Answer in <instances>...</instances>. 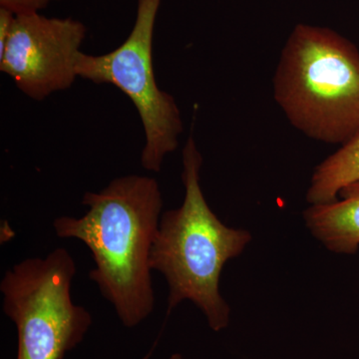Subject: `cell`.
Returning a JSON list of instances; mask_svg holds the SVG:
<instances>
[{
	"label": "cell",
	"mask_w": 359,
	"mask_h": 359,
	"mask_svg": "<svg viewBox=\"0 0 359 359\" xmlns=\"http://www.w3.org/2000/svg\"><path fill=\"white\" fill-rule=\"evenodd\" d=\"M81 217L53 221L56 236L83 243L94 262L89 278L127 328L147 320L155 309L151 252L163 197L157 180L126 175L98 192H86Z\"/></svg>",
	"instance_id": "obj_1"
},
{
	"label": "cell",
	"mask_w": 359,
	"mask_h": 359,
	"mask_svg": "<svg viewBox=\"0 0 359 359\" xmlns=\"http://www.w3.org/2000/svg\"><path fill=\"white\" fill-rule=\"evenodd\" d=\"M202 164L190 136L183 149V204L161 216L150 263L169 287L168 313L183 302H192L218 332L228 327L231 316L219 292L222 271L226 262L242 254L252 236L226 226L212 211L201 188Z\"/></svg>",
	"instance_id": "obj_2"
},
{
	"label": "cell",
	"mask_w": 359,
	"mask_h": 359,
	"mask_svg": "<svg viewBox=\"0 0 359 359\" xmlns=\"http://www.w3.org/2000/svg\"><path fill=\"white\" fill-rule=\"evenodd\" d=\"M273 90L290 124L309 138L344 145L359 133V50L334 30L295 26Z\"/></svg>",
	"instance_id": "obj_3"
},
{
	"label": "cell",
	"mask_w": 359,
	"mask_h": 359,
	"mask_svg": "<svg viewBox=\"0 0 359 359\" xmlns=\"http://www.w3.org/2000/svg\"><path fill=\"white\" fill-rule=\"evenodd\" d=\"M76 273L65 248L23 259L4 273L2 309L18 332L16 359H63L83 341L93 318L73 302Z\"/></svg>",
	"instance_id": "obj_4"
},
{
	"label": "cell",
	"mask_w": 359,
	"mask_h": 359,
	"mask_svg": "<svg viewBox=\"0 0 359 359\" xmlns=\"http://www.w3.org/2000/svg\"><path fill=\"white\" fill-rule=\"evenodd\" d=\"M161 0H138L133 29L114 50L101 55L79 54L78 78L121 90L134 104L140 117L145 145L141 165L159 173L168 155L179 145L183 121L176 100L160 89L153 66V39Z\"/></svg>",
	"instance_id": "obj_5"
},
{
	"label": "cell",
	"mask_w": 359,
	"mask_h": 359,
	"mask_svg": "<svg viewBox=\"0 0 359 359\" xmlns=\"http://www.w3.org/2000/svg\"><path fill=\"white\" fill-rule=\"evenodd\" d=\"M86 33V26L73 18H49L39 13L15 15L0 51V71L26 96L44 100L74 83Z\"/></svg>",
	"instance_id": "obj_6"
},
{
	"label": "cell",
	"mask_w": 359,
	"mask_h": 359,
	"mask_svg": "<svg viewBox=\"0 0 359 359\" xmlns=\"http://www.w3.org/2000/svg\"><path fill=\"white\" fill-rule=\"evenodd\" d=\"M304 218L313 237L327 250L355 254L359 249V181L344 186L334 202L311 205Z\"/></svg>",
	"instance_id": "obj_7"
},
{
	"label": "cell",
	"mask_w": 359,
	"mask_h": 359,
	"mask_svg": "<svg viewBox=\"0 0 359 359\" xmlns=\"http://www.w3.org/2000/svg\"><path fill=\"white\" fill-rule=\"evenodd\" d=\"M359 181V133L316 168L306 201L311 205L337 200L344 186Z\"/></svg>",
	"instance_id": "obj_8"
},
{
	"label": "cell",
	"mask_w": 359,
	"mask_h": 359,
	"mask_svg": "<svg viewBox=\"0 0 359 359\" xmlns=\"http://www.w3.org/2000/svg\"><path fill=\"white\" fill-rule=\"evenodd\" d=\"M52 1L58 0H0V8L7 9L15 15L39 13Z\"/></svg>",
	"instance_id": "obj_9"
},
{
	"label": "cell",
	"mask_w": 359,
	"mask_h": 359,
	"mask_svg": "<svg viewBox=\"0 0 359 359\" xmlns=\"http://www.w3.org/2000/svg\"><path fill=\"white\" fill-rule=\"evenodd\" d=\"M15 20V14L7 9L0 8V51L4 50Z\"/></svg>",
	"instance_id": "obj_10"
},
{
	"label": "cell",
	"mask_w": 359,
	"mask_h": 359,
	"mask_svg": "<svg viewBox=\"0 0 359 359\" xmlns=\"http://www.w3.org/2000/svg\"><path fill=\"white\" fill-rule=\"evenodd\" d=\"M168 359H186V358H184V356L182 355V354L174 353V354H172V355L170 356V358Z\"/></svg>",
	"instance_id": "obj_11"
}]
</instances>
